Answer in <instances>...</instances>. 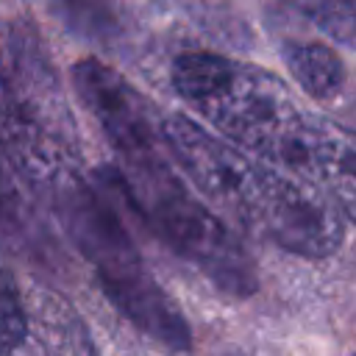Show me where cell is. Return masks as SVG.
<instances>
[{"label": "cell", "instance_id": "obj_1", "mask_svg": "<svg viewBox=\"0 0 356 356\" xmlns=\"http://www.w3.org/2000/svg\"><path fill=\"white\" fill-rule=\"evenodd\" d=\"M164 136L172 161L192 184L231 211L245 228L275 242L278 248L323 259L331 256L342 236V214L328 195L264 159L245 156L186 117H164Z\"/></svg>", "mask_w": 356, "mask_h": 356}, {"label": "cell", "instance_id": "obj_9", "mask_svg": "<svg viewBox=\"0 0 356 356\" xmlns=\"http://www.w3.org/2000/svg\"><path fill=\"white\" fill-rule=\"evenodd\" d=\"M284 61L292 72V78L312 95V97H334L345 83V67L339 56L320 44V42H286L284 44Z\"/></svg>", "mask_w": 356, "mask_h": 356}, {"label": "cell", "instance_id": "obj_5", "mask_svg": "<svg viewBox=\"0 0 356 356\" xmlns=\"http://www.w3.org/2000/svg\"><path fill=\"white\" fill-rule=\"evenodd\" d=\"M72 81L83 106L95 114L117 150L120 164L170 156L164 117H159L147 97L139 95L117 70L86 58L72 67Z\"/></svg>", "mask_w": 356, "mask_h": 356}, {"label": "cell", "instance_id": "obj_3", "mask_svg": "<svg viewBox=\"0 0 356 356\" xmlns=\"http://www.w3.org/2000/svg\"><path fill=\"white\" fill-rule=\"evenodd\" d=\"M47 197L78 250L95 264L111 303L161 345L172 350L189 348V328L181 309L147 273L122 222L114 217L106 200L81 175H75V170H67L53 184Z\"/></svg>", "mask_w": 356, "mask_h": 356}, {"label": "cell", "instance_id": "obj_8", "mask_svg": "<svg viewBox=\"0 0 356 356\" xmlns=\"http://www.w3.org/2000/svg\"><path fill=\"white\" fill-rule=\"evenodd\" d=\"M11 356H95V345L61 298L36 292L25 303V337Z\"/></svg>", "mask_w": 356, "mask_h": 356}, {"label": "cell", "instance_id": "obj_10", "mask_svg": "<svg viewBox=\"0 0 356 356\" xmlns=\"http://www.w3.org/2000/svg\"><path fill=\"white\" fill-rule=\"evenodd\" d=\"M25 337V300L0 261V356H11Z\"/></svg>", "mask_w": 356, "mask_h": 356}, {"label": "cell", "instance_id": "obj_11", "mask_svg": "<svg viewBox=\"0 0 356 356\" xmlns=\"http://www.w3.org/2000/svg\"><path fill=\"white\" fill-rule=\"evenodd\" d=\"M25 231V209L17 195V186L6 167L0 164V234L3 236H19Z\"/></svg>", "mask_w": 356, "mask_h": 356}, {"label": "cell", "instance_id": "obj_4", "mask_svg": "<svg viewBox=\"0 0 356 356\" xmlns=\"http://www.w3.org/2000/svg\"><path fill=\"white\" fill-rule=\"evenodd\" d=\"M111 178L150 228L220 289L236 295L256 289V273L239 239L186 189L172 170V156L120 164Z\"/></svg>", "mask_w": 356, "mask_h": 356}, {"label": "cell", "instance_id": "obj_12", "mask_svg": "<svg viewBox=\"0 0 356 356\" xmlns=\"http://www.w3.org/2000/svg\"><path fill=\"white\" fill-rule=\"evenodd\" d=\"M350 3H356V0H350Z\"/></svg>", "mask_w": 356, "mask_h": 356}, {"label": "cell", "instance_id": "obj_7", "mask_svg": "<svg viewBox=\"0 0 356 356\" xmlns=\"http://www.w3.org/2000/svg\"><path fill=\"white\" fill-rule=\"evenodd\" d=\"M300 178L317 184L337 203V209L356 222V131L317 117L306 145Z\"/></svg>", "mask_w": 356, "mask_h": 356}, {"label": "cell", "instance_id": "obj_2", "mask_svg": "<svg viewBox=\"0 0 356 356\" xmlns=\"http://www.w3.org/2000/svg\"><path fill=\"white\" fill-rule=\"evenodd\" d=\"M178 95L225 139L281 170L300 175L314 128L273 72L217 53H184L172 61Z\"/></svg>", "mask_w": 356, "mask_h": 356}, {"label": "cell", "instance_id": "obj_6", "mask_svg": "<svg viewBox=\"0 0 356 356\" xmlns=\"http://www.w3.org/2000/svg\"><path fill=\"white\" fill-rule=\"evenodd\" d=\"M0 147L11 167L33 186L47 195L53 184L72 170V145L58 136L28 103L11 72L0 61Z\"/></svg>", "mask_w": 356, "mask_h": 356}]
</instances>
